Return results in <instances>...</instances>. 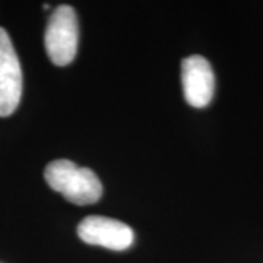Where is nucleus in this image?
<instances>
[{"label":"nucleus","instance_id":"nucleus-3","mask_svg":"<svg viewBox=\"0 0 263 263\" xmlns=\"http://www.w3.org/2000/svg\"><path fill=\"white\" fill-rule=\"evenodd\" d=\"M22 95V70L8 32L0 28V117L16 110Z\"/></svg>","mask_w":263,"mask_h":263},{"label":"nucleus","instance_id":"nucleus-2","mask_svg":"<svg viewBox=\"0 0 263 263\" xmlns=\"http://www.w3.org/2000/svg\"><path fill=\"white\" fill-rule=\"evenodd\" d=\"M78 19L75 10L67 5L59 6L50 16L44 34V44L50 60L57 66L69 65L78 50Z\"/></svg>","mask_w":263,"mask_h":263},{"label":"nucleus","instance_id":"nucleus-5","mask_svg":"<svg viewBox=\"0 0 263 263\" xmlns=\"http://www.w3.org/2000/svg\"><path fill=\"white\" fill-rule=\"evenodd\" d=\"M181 84L184 98L192 107H206L215 91V76L211 63L197 54L186 57L181 62Z\"/></svg>","mask_w":263,"mask_h":263},{"label":"nucleus","instance_id":"nucleus-4","mask_svg":"<svg viewBox=\"0 0 263 263\" xmlns=\"http://www.w3.org/2000/svg\"><path fill=\"white\" fill-rule=\"evenodd\" d=\"M78 235L88 245L101 246L117 252L129 249L135 240V234L127 224L98 215L86 216L78 227Z\"/></svg>","mask_w":263,"mask_h":263},{"label":"nucleus","instance_id":"nucleus-1","mask_svg":"<svg viewBox=\"0 0 263 263\" xmlns=\"http://www.w3.org/2000/svg\"><path fill=\"white\" fill-rule=\"evenodd\" d=\"M44 177L50 187L79 206L92 205L103 196V184L94 171L78 167L72 161L50 162L44 170Z\"/></svg>","mask_w":263,"mask_h":263}]
</instances>
